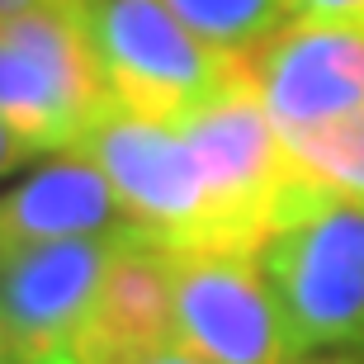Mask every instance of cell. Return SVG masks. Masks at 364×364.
I'll return each instance as SVG.
<instances>
[{
  "mask_svg": "<svg viewBox=\"0 0 364 364\" xmlns=\"http://www.w3.org/2000/svg\"><path fill=\"white\" fill-rule=\"evenodd\" d=\"M76 147L109 176L128 223L147 242L166 251H208V199L176 123L109 105Z\"/></svg>",
  "mask_w": 364,
  "mask_h": 364,
  "instance_id": "cell-5",
  "label": "cell"
},
{
  "mask_svg": "<svg viewBox=\"0 0 364 364\" xmlns=\"http://www.w3.org/2000/svg\"><path fill=\"white\" fill-rule=\"evenodd\" d=\"M119 194L109 176L81 147L57 151L38 166L24 185L0 194V256L43 242H71V237H100V232H128Z\"/></svg>",
  "mask_w": 364,
  "mask_h": 364,
  "instance_id": "cell-9",
  "label": "cell"
},
{
  "mask_svg": "<svg viewBox=\"0 0 364 364\" xmlns=\"http://www.w3.org/2000/svg\"><path fill=\"white\" fill-rule=\"evenodd\" d=\"M133 364H213V360H203V355H194L189 346H180V341H171V346H161V350L142 355V360H133Z\"/></svg>",
  "mask_w": 364,
  "mask_h": 364,
  "instance_id": "cell-14",
  "label": "cell"
},
{
  "mask_svg": "<svg viewBox=\"0 0 364 364\" xmlns=\"http://www.w3.org/2000/svg\"><path fill=\"white\" fill-rule=\"evenodd\" d=\"M294 364H364V350H317V355H298Z\"/></svg>",
  "mask_w": 364,
  "mask_h": 364,
  "instance_id": "cell-15",
  "label": "cell"
},
{
  "mask_svg": "<svg viewBox=\"0 0 364 364\" xmlns=\"http://www.w3.org/2000/svg\"><path fill=\"white\" fill-rule=\"evenodd\" d=\"M284 147L294 156V171L303 185L364 203V109L317 123V128L284 133Z\"/></svg>",
  "mask_w": 364,
  "mask_h": 364,
  "instance_id": "cell-10",
  "label": "cell"
},
{
  "mask_svg": "<svg viewBox=\"0 0 364 364\" xmlns=\"http://www.w3.org/2000/svg\"><path fill=\"white\" fill-rule=\"evenodd\" d=\"M0 364H19V350H14V336H10L5 312H0Z\"/></svg>",
  "mask_w": 364,
  "mask_h": 364,
  "instance_id": "cell-16",
  "label": "cell"
},
{
  "mask_svg": "<svg viewBox=\"0 0 364 364\" xmlns=\"http://www.w3.org/2000/svg\"><path fill=\"white\" fill-rule=\"evenodd\" d=\"M109 105L85 0H38L0 19V119L38 156L76 147Z\"/></svg>",
  "mask_w": 364,
  "mask_h": 364,
  "instance_id": "cell-3",
  "label": "cell"
},
{
  "mask_svg": "<svg viewBox=\"0 0 364 364\" xmlns=\"http://www.w3.org/2000/svg\"><path fill=\"white\" fill-rule=\"evenodd\" d=\"M260 265L298 355L364 350V203L298 185Z\"/></svg>",
  "mask_w": 364,
  "mask_h": 364,
  "instance_id": "cell-1",
  "label": "cell"
},
{
  "mask_svg": "<svg viewBox=\"0 0 364 364\" xmlns=\"http://www.w3.org/2000/svg\"><path fill=\"white\" fill-rule=\"evenodd\" d=\"M33 156H38V151H33V147L24 142V137H19V133L10 128V123L0 119V176L19 171V166H24V161H33Z\"/></svg>",
  "mask_w": 364,
  "mask_h": 364,
  "instance_id": "cell-13",
  "label": "cell"
},
{
  "mask_svg": "<svg viewBox=\"0 0 364 364\" xmlns=\"http://www.w3.org/2000/svg\"><path fill=\"white\" fill-rule=\"evenodd\" d=\"M176 341L213 364H294L260 251H171Z\"/></svg>",
  "mask_w": 364,
  "mask_h": 364,
  "instance_id": "cell-6",
  "label": "cell"
},
{
  "mask_svg": "<svg viewBox=\"0 0 364 364\" xmlns=\"http://www.w3.org/2000/svg\"><path fill=\"white\" fill-rule=\"evenodd\" d=\"M176 341L171 251L147 237L128 242L100 279L90 312L71 341L76 364H133Z\"/></svg>",
  "mask_w": 364,
  "mask_h": 364,
  "instance_id": "cell-8",
  "label": "cell"
},
{
  "mask_svg": "<svg viewBox=\"0 0 364 364\" xmlns=\"http://www.w3.org/2000/svg\"><path fill=\"white\" fill-rule=\"evenodd\" d=\"M246 71L279 133L355 114L364 109V24L289 14L246 53Z\"/></svg>",
  "mask_w": 364,
  "mask_h": 364,
  "instance_id": "cell-7",
  "label": "cell"
},
{
  "mask_svg": "<svg viewBox=\"0 0 364 364\" xmlns=\"http://www.w3.org/2000/svg\"><path fill=\"white\" fill-rule=\"evenodd\" d=\"M203 43L223 53H251L289 19V0H166Z\"/></svg>",
  "mask_w": 364,
  "mask_h": 364,
  "instance_id": "cell-11",
  "label": "cell"
},
{
  "mask_svg": "<svg viewBox=\"0 0 364 364\" xmlns=\"http://www.w3.org/2000/svg\"><path fill=\"white\" fill-rule=\"evenodd\" d=\"M28 5H38V0H0V19H10V14L28 10Z\"/></svg>",
  "mask_w": 364,
  "mask_h": 364,
  "instance_id": "cell-17",
  "label": "cell"
},
{
  "mask_svg": "<svg viewBox=\"0 0 364 364\" xmlns=\"http://www.w3.org/2000/svg\"><path fill=\"white\" fill-rule=\"evenodd\" d=\"M208 199V251H260L303 180L251 71L176 123Z\"/></svg>",
  "mask_w": 364,
  "mask_h": 364,
  "instance_id": "cell-2",
  "label": "cell"
},
{
  "mask_svg": "<svg viewBox=\"0 0 364 364\" xmlns=\"http://www.w3.org/2000/svg\"><path fill=\"white\" fill-rule=\"evenodd\" d=\"M289 14H298V19H346V24H364V0H289Z\"/></svg>",
  "mask_w": 364,
  "mask_h": 364,
  "instance_id": "cell-12",
  "label": "cell"
},
{
  "mask_svg": "<svg viewBox=\"0 0 364 364\" xmlns=\"http://www.w3.org/2000/svg\"><path fill=\"white\" fill-rule=\"evenodd\" d=\"M85 24L109 100L142 119L180 123L246 76L242 53L203 43L166 0H85Z\"/></svg>",
  "mask_w": 364,
  "mask_h": 364,
  "instance_id": "cell-4",
  "label": "cell"
}]
</instances>
